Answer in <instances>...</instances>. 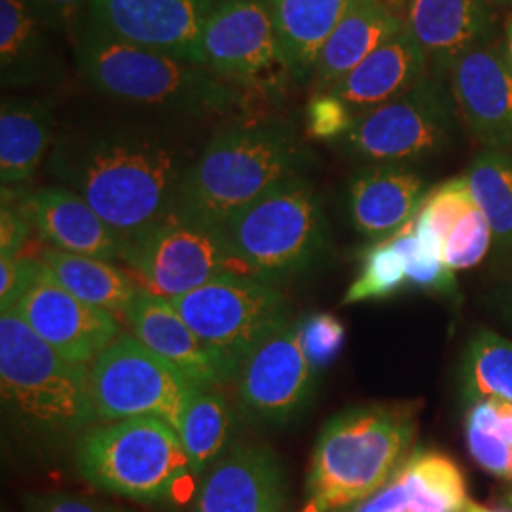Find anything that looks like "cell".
Instances as JSON below:
<instances>
[{
    "mask_svg": "<svg viewBox=\"0 0 512 512\" xmlns=\"http://www.w3.org/2000/svg\"><path fill=\"white\" fill-rule=\"evenodd\" d=\"M511 302H512V294H511Z\"/></svg>",
    "mask_w": 512,
    "mask_h": 512,
    "instance_id": "cell-46",
    "label": "cell"
},
{
    "mask_svg": "<svg viewBox=\"0 0 512 512\" xmlns=\"http://www.w3.org/2000/svg\"><path fill=\"white\" fill-rule=\"evenodd\" d=\"M313 391L315 370L304 357L298 321L277 330L239 368V412L255 425L293 423L308 408Z\"/></svg>",
    "mask_w": 512,
    "mask_h": 512,
    "instance_id": "cell-12",
    "label": "cell"
},
{
    "mask_svg": "<svg viewBox=\"0 0 512 512\" xmlns=\"http://www.w3.org/2000/svg\"><path fill=\"white\" fill-rule=\"evenodd\" d=\"M469 503H471V501H469ZM469 503H467V505H465V509H463V511H461V512H473V511H471V505H469Z\"/></svg>",
    "mask_w": 512,
    "mask_h": 512,
    "instance_id": "cell-44",
    "label": "cell"
},
{
    "mask_svg": "<svg viewBox=\"0 0 512 512\" xmlns=\"http://www.w3.org/2000/svg\"><path fill=\"white\" fill-rule=\"evenodd\" d=\"M429 73L431 69L420 44L404 27L330 92L348 103L353 114L359 116L412 90Z\"/></svg>",
    "mask_w": 512,
    "mask_h": 512,
    "instance_id": "cell-23",
    "label": "cell"
},
{
    "mask_svg": "<svg viewBox=\"0 0 512 512\" xmlns=\"http://www.w3.org/2000/svg\"><path fill=\"white\" fill-rule=\"evenodd\" d=\"M31 222L21 211V207H14V203L2 200L0 211V255L18 256L19 249L25 245L29 238Z\"/></svg>",
    "mask_w": 512,
    "mask_h": 512,
    "instance_id": "cell-39",
    "label": "cell"
},
{
    "mask_svg": "<svg viewBox=\"0 0 512 512\" xmlns=\"http://www.w3.org/2000/svg\"><path fill=\"white\" fill-rule=\"evenodd\" d=\"M169 300L234 376L258 346L291 323L287 296L279 287L251 275H220Z\"/></svg>",
    "mask_w": 512,
    "mask_h": 512,
    "instance_id": "cell-9",
    "label": "cell"
},
{
    "mask_svg": "<svg viewBox=\"0 0 512 512\" xmlns=\"http://www.w3.org/2000/svg\"><path fill=\"white\" fill-rule=\"evenodd\" d=\"M200 387L133 334H120L90 365V397L101 420L158 418L179 431Z\"/></svg>",
    "mask_w": 512,
    "mask_h": 512,
    "instance_id": "cell-10",
    "label": "cell"
},
{
    "mask_svg": "<svg viewBox=\"0 0 512 512\" xmlns=\"http://www.w3.org/2000/svg\"><path fill=\"white\" fill-rule=\"evenodd\" d=\"M287 473L264 444H236L202 476L190 512H283Z\"/></svg>",
    "mask_w": 512,
    "mask_h": 512,
    "instance_id": "cell-17",
    "label": "cell"
},
{
    "mask_svg": "<svg viewBox=\"0 0 512 512\" xmlns=\"http://www.w3.org/2000/svg\"><path fill=\"white\" fill-rule=\"evenodd\" d=\"M74 463L95 488L154 505L171 501L190 476L177 429L158 418H128L88 429L76 442Z\"/></svg>",
    "mask_w": 512,
    "mask_h": 512,
    "instance_id": "cell-7",
    "label": "cell"
},
{
    "mask_svg": "<svg viewBox=\"0 0 512 512\" xmlns=\"http://www.w3.org/2000/svg\"><path fill=\"white\" fill-rule=\"evenodd\" d=\"M501 40H503V48H505V55L507 61L511 65L512 71V10L507 14V18L503 21V29H501Z\"/></svg>",
    "mask_w": 512,
    "mask_h": 512,
    "instance_id": "cell-41",
    "label": "cell"
},
{
    "mask_svg": "<svg viewBox=\"0 0 512 512\" xmlns=\"http://www.w3.org/2000/svg\"><path fill=\"white\" fill-rule=\"evenodd\" d=\"M219 232L247 274L275 287L313 270L329 249L323 203L306 177L277 184Z\"/></svg>",
    "mask_w": 512,
    "mask_h": 512,
    "instance_id": "cell-6",
    "label": "cell"
},
{
    "mask_svg": "<svg viewBox=\"0 0 512 512\" xmlns=\"http://www.w3.org/2000/svg\"><path fill=\"white\" fill-rule=\"evenodd\" d=\"M200 63L220 78L251 84L285 69L268 0H219L205 21Z\"/></svg>",
    "mask_w": 512,
    "mask_h": 512,
    "instance_id": "cell-14",
    "label": "cell"
},
{
    "mask_svg": "<svg viewBox=\"0 0 512 512\" xmlns=\"http://www.w3.org/2000/svg\"><path fill=\"white\" fill-rule=\"evenodd\" d=\"M38 336L71 363L92 365L122 334L114 313L90 306L69 293L48 266L40 268L12 308Z\"/></svg>",
    "mask_w": 512,
    "mask_h": 512,
    "instance_id": "cell-13",
    "label": "cell"
},
{
    "mask_svg": "<svg viewBox=\"0 0 512 512\" xmlns=\"http://www.w3.org/2000/svg\"><path fill=\"white\" fill-rule=\"evenodd\" d=\"M40 268V260L25 256H2L0 258V310L16 306L19 296L25 293Z\"/></svg>",
    "mask_w": 512,
    "mask_h": 512,
    "instance_id": "cell-38",
    "label": "cell"
},
{
    "mask_svg": "<svg viewBox=\"0 0 512 512\" xmlns=\"http://www.w3.org/2000/svg\"><path fill=\"white\" fill-rule=\"evenodd\" d=\"M40 260L69 293L114 315L126 317L131 302L139 293V287L128 274L107 260L71 255L54 247L44 249Z\"/></svg>",
    "mask_w": 512,
    "mask_h": 512,
    "instance_id": "cell-28",
    "label": "cell"
},
{
    "mask_svg": "<svg viewBox=\"0 0 512 512\" xmlns=\"http://www.w3.org/2000/svg\"><path fill=\"white\" fill-rule=\"evenodd\" d=\"M300 323V344L306 361L315 372L325 370L342 355L346 327L332 313H310Z\"/></svg>",
    "mask_w": 512,
    "mask_h": 512,
    "instance_id": "cell-35",
    "label": "cell"
},
{
    "mask_svg": "<svg viewBox=\"0 0 512 512\" xmlns=\"http://www.w3.org/2000/svg\"><path fill=\"white\" fill-rule=\"evenodd\" d=\"M389 239L403 256L408 287L425 293L452 294L456 291V272L421 245L414 232V220Z\"/></svg>",
    "mask_w": 512,
    "mask_h": 512,
    "instance_id": "cell-34",
    "label": "cell"
},
{
    "mask_svg": "<svg viewBox=\"0 0 512 512\" xmlns=\"http://www.w3.org/2000/svg\"><path fill=\"white\" fill-rule=\"evenodd\" d=\"M92 0H29L38 19L55 35L76 40L86 27Z\"/></svg>",
    "mask_w": 512,
    "mask_h": 512,
    "instance_id": "cell-37",
    "label": "cell"
},
{
    "mask_svg": "<svg viewBox=\"0 0 512 512\" xmlns=\"http://www.w3.org/2000/svg\"><path fill=\"white\" fill-rule=\"evenodd\" d=\"M194 160L181 141L160 129L114 122L61 131L50 173L124 241L175 211Z\"/></svg>",
    "mask_w": 512,
    "mask_h": 512,
    "instance_id": "cell-1",
    "label": "cell"
},
{
    "mask_svg": "<svg viewBox=\"0 0 512 512\" xmlns=\"http://www.w3.org/2000/svg\"><path fill=\"white\" fill-rule=\"evenodd\" d=\"M458 120L446 76L429 73L397 99L359 114L338 145L368 165L414 164L450 147Z\"/></svg>",
    "mask_w": 512,
    "mask_h": 512,
    "instance_id": "cell-8",
    "label": "cell"
},
{
    "mask_svg": "<svg viewBox=\"0 0 512 512\" xmlns=\"http://www.w3.org/2000/svg\"><path fill=\"white\" fill-rule=\"evenodd\" d=\"M458 463L435 450H414L378 492L348 512H461L469 503Z\"/></svg>",
    "mask_w": 512,
    "mask_h": 512,
    "instance_id": "cell-21",
    "label": "cell"
},
{
    "mask_svg": "<svg viewBox=\"0 0 512 512\" xmlns=\"http://www.w3.org/2000/svg\"><path fill=\"white\" fill-rule=\"evenodd\" d=\"M408 287L403 256L391 239L372 243L365 251L361 270L344 296V304L382 300Z\"/></svg>",
    "mask_w": 512,
    "mask_h": 512,
    "instance_id": "cell-33",
    "label": "cell"
},
{
    "mask_svg": "<svg viewBox=\"0 0 512 512\" xmlns=\"http://www.w3.org/2000/svg\"><path fill=\"white\" fill-rule=\"evenodd\" d=\"M494 8H511L512 10V0H488Z\"/></svg>",
    "mask_w": 512,
    "mask_h": 512,
    "instance_id": "cell-42",
    "label": "cell"
},
{
    "mask_svg": "<svg viewBox=\"0 0 512 512\" xmlns=\"http://www.w3.org/2000/svg\"><path fill=\"white\" fill-rule=\"evenodd\" d=\"M122 260L147 283L148 291L177 298L224 274H243L219 230L169 217L122 241Z\"/></svg>",
    "mask_w": 512,
    "mask_h": 512,
    "instance_id": "cell-11",
    "label": "cell"
},
{
    "mask_svg": "<svg viewBox=\"0 0 512 512\" xmlns=\"http://www.w3.org/2000/svg\"><path fill=\"white\" fill-rule=\"evenodd\" d=\"M234 412L215 387H200L186 406L179 439L190 465V475L203 476L230 448Z\"/></svg>",
    "mask_w": 512,
    "mask_h": 512,
    "instance_id": "cell-29",
    "label": "cell"
},
{
    "mask_svg": "<svg viewBox=\"0 0 512 512\" xmlns=\"http://www.w3.org/2000/svg\"><path fill=\"white\" fill-rule=\"evenodd\" d=\"M103 512H131V511H126V509H122V507H110V505H107V507H105V511Z\"/></svg>",
    "mask_w": 512,
    "mask_h": 512,
    "instance_id": "cell-43",
    "label": "cell"
},
{
    "mask_svg": "<svg viewBox=\"0 0 512 512\" xmlns=\"http://www.w3.org/2000/svg\"><path fill=\"white\" fill-rule=\"evenodd\" d=\"M215 0H92L86 25L107 37L200 63Z\"/></svg>",
    "mask_w": 512,
    "mask_h": 512,
    "instance_id": "cell-15",
    "label": "cell"
},
{
    "mask_svg": "<svg viewBox=\"0 0 512 512\" xmlns=\"http://www.w3.org/2000/svg\"><path fill=\"white\" fill-rule=\"evenodd\" d=\"M54 139V103L40 97H8L0 109V181L27 183Z\"/></svg>",
    "mask_w": 512,
    "mask_h": 512,
    "instance_id": "cell-27",
    "label": "cell"
},
{
    "mask_svg": "<svg viewBox=\"0 0 512 512\" xmlns=\"http://www.w3.org/2000/svg\"><path fill=\"white\" fill-rule=\"evenodd\" d=\"M44 241L57 251L99 260L122 258V241L90 203L67 186H46L19 203Z\"/></svg>",
    "mask_w": 512,
    "mask_h": 512,
    "instance_id": "cell-22",
    "label": "cell"
},
{
    "mask_svg": "<svg viewBox=\"0 0 512 512\" xmlns=\"http://www.w3.org/2000/svg\"><path fill=\"white\" fill-rule=\"evenodd\" d=\"M427 194V181L406 165H366L349 181V217L361 236L378 243L416 219Z\"/></svg>",
    "mask_w": 512,
    "mask_h": 512,
    "instance_id": "cell-19",
    "label": "cell"
},
{
    "mask_svg": "<svg viewBox=\"0 0 512 512\" xmlns=\"http://www.w3.org/2000/svg\"><path fill=\"white\" fill-rule=\"evenodd\" d=\"M404 29L391 0H355L330 35L313 74V93L330 92L366 57Z\"/></svg>",
    "mask_w": 512,
    "mask_h": 512,
    "instance_id": "cell-25",
    "label": "cell"
},
{
    "mask_svg": "<svg viewBox=\"0 0 512 512\" xmlns=\"http://www.w3.org/2000/svg\"><path fill=\"white\" fill-rule=\"evenodd\" d=\"M126 319L133 336L143 346L167 365L177 368L190 382L202 387H217L234 378L232 370L219 355L188 327L169 298L139 289Z\"/></svg>",
    "mask_w": 512,
    "mask_h": 512,
    "instance_id": "cell-18",
    "label": "cell"
},
{
    "mask_svg": "<svg viewBox=\"0 0 512 512\" xmlns=\"http://www.w3.org/2000/svg\"><path fill=\"white\" fill-rule=\"evenodd\" d=\"M107 505L69 494L33 495L25 503L23 512H103Z\"/></svg>",
    "mask_w": 512,
    "mask_h": 512,
    "instance_id": "cell-40",
    "label": "cell"
},
{
    "mask_svg": "<svg viewBox=\"0 0 512 512\" xmlns=\"http://www.w3.org/2000/svg\"><path fill=\"white\" fill-rule=\"evenodd\" d=\"M478 209L492 228L494 243L512 249V152L484 150L463 175Z\"/></svg>",
    "mask_w": 512,
    "mask_h": 512,
    "instance_id": "cell-30",
    "label": "cell"
},
{
    "mask_svg": "<svg viewBox=\"0 0 512 512\" xmlns=\"http://www.w3.org/2000/svg\"><path fill=\"white\" fill-rule=\"evenodd\" d=\"M73 44L82 78L116 103L184 116L224 114L241 103L236 84L211 69L114 40L90 25Z\"/></svg>",
    "mask_w": 512,
    "mask_h": 512,
    "instance_id": "cell-5",
    "label": "cell"
},
{
    "mask_svg": "<svg viewBox=\"0 0 512 512\" xmlns=\"http://www.w3.org/2000/svg\"><path fill=\"white\" fill-rule=\"evenodd\" d=\"M355 0H268L287 73L313 82L319 55Z\"/></svg>",
    "mask_w": 512,
    "mask_h": 512,
    "instance_id": "cell-26",
    "label": "cell"
},
{
    "mask_svg": "<svg viewBox=\"0 0 512 512\" xmlns=\"http://www.w3.org/2000/svg\"><path fill=\"white\" fill-rule=\"evenodd\" d=\"M29 0H0V82L4 90L63 78L65 63Z\"/></svg>",
    "mask_w": 512,
    "mask_h": 512,
    "instance_id": "cell-24",
    "label": "cell"
},
{
    "mask_svg": "<svg viewBox=\"0 0 512 512\" xmlns=\"http://www.w3.org/2000/svg\"><path fill=\"white\" fill-rule=\"evenodd\" d=\"M311 160L310 150L291 122L230 124L211 137L186 169L175 213L220 230L277 184L304 177Z\"/></svg>",
    "mask_w": 512,
    "mask_h": 512,
    "instance_id": "cell-2",
    "label": "cell"
},
{
    "mask_svg": "<svg viewBox=\"0 0 512 512\" xmlns=\"http://www.w3.org/2000/svg\"><path fill=\"white\" fill-rule=\"evenodd\" d=\"M357 116L338 95L313 93L306 109L308 135L319 141H342L353 128Z\"/></svg>",
    "mask_w": 512,
    "mask_h": 512,
    "instance_id": "cell-36",
    "label": "cell"
},
{
    "mask_svg": "<svg viewBox=\"0 0 512 512\" xmlns=\"http://www.w3.org/2000/svg\"><path fill=\"white\" fill-rule=\"evenodd\" d=\"M465 440L480 469L512 484V403L488 397L469 404Z\"/></svg>",
    "mask_w": 512,
    "mask_h": 512,
    "instance_id": "cell-31",
    "label": "cell"
},
{
    "mask_svg": "<svg viewBox=\"0 0 512 512\" xmlns=\"http://www.w3.org/2000/svg\"><path fill=\"white\" fill-rule=\"evenodd\" d=\"M0 391L4 416L35 444L80 439L99 418L90 365L61 357L12 308L0 313Z\"/></svg>",
    "mask_w": 512,
    "mask_h": 512,
    "instance_id": "cell-4",
    "label": "cell"
},
{
    "mask_svg": "<svg viewBox=\"0 0 512 512\" xmlns=\"http://www.w3.org/2000/svg\"><path fill=\"white\" fill-rule=\"evenodd\" d=\"M463 399L467 404L480 399H503L512 403V342L482 330L471 340L461 368Z\"/></svg>",
    "mask_w": 512,
    "mask_h": 512,
    "instance_id": "cell-32",
    "label": "cell"
},
{
    "mask_svg": "<svg viewBox=\"0 0 512 512\" xmlns=\"http://www.w3.org/2000/svg\"><path fill=\"white\" fill-rule=\"evenodd\" d=\"M420 403H370L330 418L315 440L302 512H348L378 492L408 456Z\"/></svg>",
    "mask_w": 512,
    "mask_h": 512,
    "instance_id": "cell-3",
    "label": "cell"
},
{
    "mask_svg": "<svg viewBox=\"0 0 512 512\" xmlns=\"http://www.w3.org/2000/svg\"><path fill=\"white\" fill-rule=\"evenodd\" d=\"M509 507H511V512H512V492H511V495H509Z\"/></svg>",
    "mask_w": 512,
    "mask_h": 512,
    "instance_id": "cell-45",
    "label": "cell"
},
{
    "mask_svg": "<svg viewBox=\"0 0 512 512\" xmlns=\"http://www.w3.org/2000/svg\"><path fill=\"white\" fill-rule=\"evenodd\" d=\"M446 80L459 118L484 150L512 152V71L501 35L459 55Z\"/></svg>",
    "mask_w": 512,
    "mask_h": 512,
    "instance_id": "cell-16",
    "label": "cell"
},
{
    "mask_svg": "<svg viewBox=\"0 0 512 512\" xmlns=\"http://www.w3.org/2000/svg\"><path fill=\"white\" fill-rule=\"evenodd\" d=\"M404 27L416 38L431 73L446 76L459 55L497 35L488 0H404Z\"/></svg>",
    "mask_w": 512,
    "mask_h": 512,
    "instance_id": "cell-20",
    "label": "cell"
}]
</instances>
